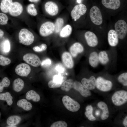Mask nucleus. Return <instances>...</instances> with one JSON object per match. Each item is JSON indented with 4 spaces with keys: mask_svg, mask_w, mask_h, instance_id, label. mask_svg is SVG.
Here are the masks:
<instances>
[{
    "mask_svg": "<svg viewBox=\"0 0 127 127\" xmlns=\"http://www.w3.org/2000/svg\"><path fill=\"white\" fill-rule=\"evenodd\" d=\"M20 42L25 45H29L33 42L34 37L33 34L27 29L23 28L20 31L18 35Z\"/></svg>",
    "mask_w": 127,
    "mask_h": 127,
    "instance_id": "f257e3e1",
    "label": "nucleus"
},
{
    "mask_svg": "<svg viewBox=\"0 0 127 127\" xmlns=\"http://www.w3.org/2000/svg\"><path fill=\"white\" fill-rule=\"evenodd\" d=\"M111 100L113 103L117 106H121L127 101V92L121 90L115 92L111 97Z\"/></svg>",
    "mask_w": 127,
    "mask_h": 127,
    "instance_id": "f03ea898",
    "label": "nucleus"
},
{
    "mask_svg": "<svg viewBox=\"0 0 127 127\" xmlns=\"http://www.w3.org/2000/svg\"><path fill=\"white\" fill-rule=\"evenodd\" d=\"M89 16L91 20L94 24L97 25L101 24L103 19L101 11L97 6H94L90 9Z\"/></svg>",
    "mask_w": 127,
    "mask_h": 127,
    "instance_id": "7ed1b4c3",
    "label": "nucleus"
},
{
    "mask_svg": "<svg viewBox=\"0 0 127 127\" xmlns=\"http://www.w3.org/2000/svg\"><path fill=\"white\" fill-rule=\"evenodd\" d=\"M63 104L66 108L70 111L74 112L78 111L80 109V104L69 96H64L62 99Z\"/></svg>",
    "mask_w": 127,
    "mask_h": 127,
    "instance_id": "20e7f679",
    "label": "nucleus"
},
{
    "mask_svg": "<svg viewBox=\"0 0 127 127\" xmlns=\"http://www.w3.org/2000/svg\"><path fill=\"white\" fill-rule=\"evenodd\" d=\"M114 27L119 38L124 39L127 33V24L125 21L123 20H119L115 23Z\"/></svg>",
    "mask_w": 127,
    "mask_h": 127,
    "instance_id": "39448f33",
    "label": "nucleus"
},
{
    "mask_svg": "<svg viewBox=\"0 0 127 127\" xmlns=\"http://www.w3.org/2000/svg\"><path fill=\"white\" fill-rule=\"evenodd\" d=\"M55 30L54 24L52 22L48 21L41 25L39 29V32L42 36L46 37L52 34Z\"/></svg>",
    "mask_w": 127,
    "mask_h": 127,
    "instance_id": "423d86ee",
    "label": "nucleus"
},
{
    "mask_svg": "<svg viewBox=\"0 0 127 127\" xmlns=\"http://www.w3.org/2000/svg\"><path fill=\"white\" fill-rule=\"evenodd\" d=\"M87 10L86 6L83 4L75 5L72 10L71 15L72 18L76 21L80 18L81 16L84 15Z\"/></svg>",
    "mask_w": 127,
    "mask_h": 127,
    "instance_id": "0eeeda50",
    "label": "nucleus"
},
{
    "mask_svg": "<svg viewBox=\"0 0 127 127\" xmlns=\"http://www.w3.org/2000/svg\"><path fill=\"white\" fill-rule=\"evenodd\" d=\"M113 84L111 81L106 79L102 77H99L96 79V87L99 90L107 91L111 89Z\"/></svg>",
    "mask_w": 127,
    "mask_h": 127,
    "instance_id": "6e6552de",
    "label": "nucleus"
},
{
    "mask_svg": "<svg viewBox=\"0 0 127 127\" xmlns=\"http://www.w3.org/2000/svg\"><path fill=\"white\" fill-rule=\"evenodd\" d=\"M23 60L27 63L34 67H38L41 64L39 58L36 55L32 53H28L23 56Z\"/></svg>",
    "mask_w": 127,
    "mask_h": 127,
    "instance_id": "1a4fd4ad",
    "label": "nucleus"
},
{
    "mask_svg": "<svg viewBox=\"0 0 127 127\" xmlns=\"http://www.w3.org/2000/svg\"><path fill=\"white\" fill-rule=\"evenodd\" d=\"M23 10V6L20 3L15 1L13 2L8 12L11 16L16 17L20 15L22 13Z\"/></svg>",
    "mask_w": 127,
    "mask_h": 127,
    "instance_id": "9d476101",
    "label": "nucleus"
},
{
    "mask_svg": "<svg viewBox=\"0 0 127 127\" xmlns=\"http://www.w3.org/2000/svg\"><path fill=\"white\" fill-rule=\"evenodd\" d=\"M45 11L49 15L54 16L58 13L59 9L57 4L55 2L49 1L46 2L44 5Z\"/></svg>",
    "mask_w": 127,
    "mask_h": 127,
    "instance_id": "9b49d317",
    "label": "nucleus"
},
{
    "mask_svg": "<svg viewBox=\"0 0 127 127\" xmlns=\"http://www.w3.org/2000/svg\"><path fill=\"white\" fill-rule=\"evenodd\" d=\"M31 68L28 64L24 63L20 64L17 65L15 69L16 73L21 76L26 77L29 74Z\"/></svg>",
    "mask_w": 127,
    "mask_h": 127,
    "instance_id": "f8f14e48",
    "label": "nucleus"
},
{
    "mask_svg": "<svg viewBox=\"0 0 127 127\" xmlns=\"http://www.w3.org/2000/svg\"><path fill=\"white\" fill-rule=\"evenodd\" d=\"M84 37L87 43L89 46L94 47L98 45V38L93 32L91 31H87L85 33Z\"/></svg>",
    "mask_w": 127,
    "mask_h": 127,
    "instance_id": "ddd939ff",
    "label": "nucleus"
},
{
    "mask_svg": "<svg viewBox=\"0 0 127 127\" xmlns=\"http://www.w3.org/2000/svg\"><path fill=\"white\" fill-rule=\"evenodd\" d=\"M72 88L78 91L82 95L87 97L91 95L90 91L87 89L82 84L77 81H74Z\"/></svg>",
    "mask_w": 127,
    "mask_h": 127,
    "instance_id": "4468645a",
    "label": "nucleus"
},
{
    "mask_svg": "<svg viewBox=\"0 0 127 127\" xmlns=\"http://www.w3.org/2000/svg\"><path fill=\"white\" fill-rule=\"evenodd\" d=\"M83 46L80 43H74L70 47L69 51L70 54L74 57H76L79 54L83 52L84 51Z\"/></svg>",
    "mask_w": 127,
    "mask_h": 127,
    "instance_id": "2eb2a0df",
    "label": "nucleus"
},
{
    "mask_svg": "<svg viewBox=\"0 0 127 127\" xmlns=\"http://www.w3.org/2000/svg\"><path fill=\"white\" fill-rule=\"evenodd\" d=\"M81 82L82 84L89 90L94 89L96 87V79L93 76L90 77L89 79L83 78Z\"/></svg>",
    "mask_w": 127,
    "mask_h": 127,
    "instance_id": "dca6fc26",
    "label": "nucleus"
},
{
    "mask_svg": "<svg viewBox=\"0 0 127 127\" xmlns=\"http://www.w3.org/2000/svg\"><path fill=\"white\" fill-rule=\"evenodd\" d=\"M101 3L106 8L114 10L119 8L121 5L120 0H102Z\"/></svg>",
    "mask_w": 127,
    "mask_h": 127,
    "instance_id": "f3484780",
    "label": "nucleus"
},
{
    "mask_svg": "<svg viewBox=\"0 0 127 127\" xmlns=\"http://www.w3.org/2000/svg\"><path fill=\"white\" fill-rule=\"evenodd\" d=\"M63 62L67 68L71 69L74 65L73 61L71 54L69 52H63L62 56Z\"/></svg>",
    "mask_w": 127,
    "mask_h": 127,
    "instance_id": "a211bd4d",
    "label": "nucleus"
},
{
    "mask_svg": "<svg viewBox=\"0 0 127 127\" xmlns=\"http://www.w3.org/2000/svg\"><path fill=\"white\" fill-rule=\"evenodd\" d=\"M107 39L109 44L111 46H116L119 43V38L115 30H110L108 34Z\"/></svg>",
    "mask_w": 127,
    "mask_h": 127,
    "instance_id": "6ab92c4d",
    "label": "nucleus"
},
{
    "mask_svg": "<svg viewBox=\"0 0 127 127\" xmlns=\"http://www.w3.org/2000/svg\"><path fill=\"white\" fill-rule=\"evenodd\" d=\"M89 63L92 67H95L98 65L99 63L98 54L96 51H94L90 54L88 59Z\"/></svg>",
    "mask_w": 127,
    "mask_h": 127,
    "instance_id": "aec40b11",
    "label": "nucleus"
},
{
    "mask_svg": "<svg viewBox=\"0 0 127 127\" xmlns=\"http://www.w3.org/2000/svg\"><path fill=\"white\" fill-rule=\"evenodd\" d=\"M98 107L103 111L101 119L103 120L107 119L109 116V112L107 104L104 102L100 101L98 103Z\"/></svg>",
    "mask_w": 127,
    "mask_h": 127,
    "instance_id": "412c9836",
    "label": "nucleus"
},
{
    "mask_svg": "<svg viewBox=\"0 0 127 127\" xmlns=\"http://www.w3.org/2000/svg\"><path fill=\"white\" fill-rule=\"evenodd\" d=\"M24 86V82L23 80L20 78H17L13 81V88L14 91L18 92L23 89Z\"/></svg>",
    "mask_w": 127,
    "mask_h": 127,
    "instance_id": "4be33fe9",
    "label": "nucleus"
},
{
    "mask_svg": "<svg viewBox=\"0 0 127 127\" xmlns=\"http://www.w3.org/2000/svg\"><path fill=\"white\" fill-rule=\"evenodd\" d=\"M12 2V0H2L0 6L2 12L4 13L8 12Z\"/></svg>",
    "mask_w": 127,
    "mask_h": 127,
    "instance_id": "5701e85b",
    "label": "nucleus"
},
{
    "mask_svg": "<svg viewBox=\"0 0 127 127\" xmlns=\"http://www.w3.org/2000/svg\"><path fill=\"white\" fill-rule=\"evenodd\" d=\"M26 97L27 99L32 100L35 102H38L40 99V95L35 91L32 90H30L27 92Z\"/></svg>",
    "mask_w": 127,
    "mask_h": 127,
    "instance_id": "b1692460",
    "label": "nucleus"
},
{
    "mask_svg": "<svg viewBox=\"0 0 127 127\" xmlns=\"http://www.w3.org/2000/svg\"><path fill=\"white\" fill-rule=\"evenodd\" d=\"M17 105L18 106L26 111L30 110L32 107V104L24 99H21L18 100L17 103Z\"/></svg>",
    "mask_w": 127,
    "mask_h": 127,
    "instance_id": "393cba45",
    "label": "nucleus"
},
{
    "mask_svg": "<svg viewBox=\"0 0 127 127\" xmlns=\"http://www.w3.org/2000/svg\"><path fill=\"white\" fill-rule=\"evenodd\" d=\"M72 31L71 26L70 24H67L62 28L60 32V36L62 38L67 37L71 34Z\"/></svg>",
    "mask_w": 127,
    "mask_h": 127,
    "instance_id": "a878e982",
    "label": "nucleus"
},
{
    "mask_svg": "<svg viewBox=\"0 0 127 127\" xmlns=\"http://www.w3.org/2000/svg\"><path fill=\"white\" fill-rule=\"evenodd\" d=\"M99 62L102 64L105 65L109 62V60L108 56L105 51H100L98 54Z\"/></svg>",
    "mask_w": 127,
    "mask_h": 127,
    "instance_id": "bb28decb",
    "label": "nucleus"
},
{
    "mask_svg": "<svg viewBox=\"0 0 127 127\" xmlns=\"http://www.w3.org/2000/svg\"><path fill=\"white\" fill-rule=\"evenodd\" d=\"M21 119V117L18 116L12 115L8 118L6 122L9 126H15L20 123Z\"/></svg>",
    "mask_w": 127,
    "mask_h": 127,
    "instance_id": "cd10ccee",
    "label": "nucleus"
},
{
    "mask_svg": "<svg viewBox=\"0 0 127 127\" xmlns=\"http://www.w3.org/2000/svg\"><path fill=\"white\" fill-rule=\"evenodd\" d=\"M12 99L13 97L9 92L0 93V100L6 101L8 105L10 106L12 103Z\"/></svg>",
    "mask_w": 127,
    "mask_h": 127,
    "instance_id": "c85d7f7f",
    "label": "nucleus"
},
{
    "mask_svg": "<svg viewBox=\"0 0 127 127\" xmlns=\"http://www.w3.org/2000/svg\"><path fill=\"white\" fill-rule=\"evenodd\" d=\"M74 81L71 79H69L65 81L62 83L61 87V89L66 91H69L72 88Z\"/></svg>",
    "mask_w": 127,
    "mask_h": 127,
    "instance_id": "c756f323",
    "label": "nucleus"
},
{
    "mask_svg": "<svg viewBox=\"0 0 127 127\" xmlns=\"http://www.w3.org/2000/svg\"><path fill=\"white\" fill-rule=\"evenodd\" d=\"M86 111L85 115L88 119L91 121H94L96 120L95 118L92 114L93 108L91 105L87 106L86 108Z\"/></svg>",
    "mask_w": 127,
    "mask_h": 127,
    "instance_id": "7c9ffc66",
    "label": "nucleus"
},
{
    "mask_svg": "<svg viewBox=\"0 0 127 127\" xmlns=\"http://www.w3.org/2000/svg\"><path fill=\"white\" fill-rule=\"evenodd\" d=\"M64 19L61 18H57L54 24L55 32L56 33H59L62 28L64 24Z\"/></svg>",
    "mask_w": 127,
    "mask_h": 127,
    "instance_id": "2f4dec72",
    "label": "nucleus"
},
{
    "mask_svg": "<svg viewBox=\"0 0 127 127\" xmlns=\"http://www.w3.org/2000/svg\"><path fill=\"white\" fill-rule=\"evenodd\" d=\"M10 43L9 40L6 39L4 41L1 45L2 52L5 53H7L10 51Z\"/></svg>",
    "mask_w": 127,
    "mask_h": 127,
    "instance_id": "473e14b6",
    "label": "nucleus"
},
{
    "mask_svg": "<svg viewBox=\"0 0 127 127\" xmlns=\"http://www.w3.org/2000/svg\"><path fill=\"white\" fill-rule=\"evenodd\" d=\"M26 10L28 13L31 16H36L38 14L37 10L33 4H29L27 7Z\"/></svg>",
    "mask_w": 127,
    "mask_h": 127,
    "instance_id": "72a5a7b5",
    "label": "nucleus"
},
{
    "mask_svg": "<svg viewBox=\"0 0 127 127\" xmlns=\"http://www.w3.org/2000/svg\"><path fill=\"white\" fill-rule=\"evenodd\" d=\"M118 81L123 86L127 85V73L124 72L120 74L118 78Z\"/></svg>",
    "mask_w": 127,
    "mask_h": 127,
    "instance_id": "f704fd0d",
    "label": "nucleus"
},
{
    "mask_svg": "<svg viewBox=\"0 0 127 127\" xmlns=\"http://www.w3.org/2000/svg\"><path fill=\"white\" fill-rule=\"evenodd\" d=\"M10 83V81L8 77H4L2 81L0 82V92L3 91L4 87H8Z\"/></svg>",
    "mask_w": 127,
    "mask_h": 127,
    "instance_id": "c9c22d12",
    "label": "nucleus"
},
{
    "mask_svg": "<svg viewBox=\"0 0 127 127\" xmlns=\"http://www.w3.org/2000/svg\"><path fill=\"white\" fill-rule=\"evenodd\" d=\"M8 16L5 13H0V25L6 24L8 23Z\"/></svg>",
    "mask_w": 127,
    "mask_h": 127,
    "instance_id": "e433bc0d",
    "label": "nucleus"
},
{
    "mask_svg": "<svg viewBox=\"0 0 127 127\" xmlns=\"http://www.w3.org/2000/svg\"><path fill=\"white\" fill-rule=\"evenodd\" d=\"M11 62V60L3 55H0V65L5 66L9 64Z\"/></svg>",
    "mask_w": 127,
    "mask_h": 127,
    "instance_id": "4c0bfd02",
    "label": "nucleus"
},
{
    "mask_svg": "<svg viewBox=\"0 0 127 127\" xmlns=\"http://www.w3.org/2000/svg\"><path fill=\"white\" fill-rule=\"evenodd\" d=\"M67 123L64 121H57L53 123L51 127H67Z\"/></svg>",
    "mask_w": 127,
    "mask_h": 127,
    "instance_id": "58836bf2",
    "label": "nucleus"
},
{
    "mask_svg": "<svg viewBox=\"0 0 127 127\" xmlns=\"http://www.w3.org/2000/svg\"><path fill=\"white\" fill-rule=\"evenodd\" d=\"M47 46L45 44H42L40 46H35L33 48L34 51L37 52H40L45 50L47 48Z\"/></svg>",
    "mask_w": 127,
    "mask_h": 127,
    "instance_id": "ea45409f",
    "label": "nucleus"
},
{
    "mask_svg": "<svg viewBox=\"0 0 127 127\" xmlns=\"http://www.w3.org/2000/svg\"><path fill=\"white\" fill-rule=\"evenodd\" d=\"M63 83H58L54 82L53 80L49 81L48 83V85L49 87L51 88H55L60 87Z\"/></svg>",
    "mask_w": 127,
    "mask_h": 127,
    "instance_id": "a19ab883",
    "label": "nucleus"
},
{
    "mask_svg": "<svg viewBox=\"0 0 127 127\" xmlns=\"http://www.w3.org/2000/svg\"><path fill=\"white\" fill-rule=\"evenodd\" d=\"M52 80L54 82L58 83H63L64 82L63 77L61 75H54Z\"/></svg>",
    "mask_w": 127,
    "mask_h": 127,
    "instance_id": "79ce46f5",
    "label": "nucleus"
},
{
    "mask_svg": "<svg viewBox=\"0 0 127 127\" xmlns=\"http://www.w3.org/2000/svg\"><path fill=\"white\" fill-rule=\"evenodd\" d=\"M51 61L50 59L47 58L43 60L41 62V66L43 67H46L50 65L51 64Z\"/></svg>",
    "mask_w": 127,
    "mask_h": 127,
    "instance_id": "37998d69",
    "label": "nucleus"
},
{
    "mask_svg": "<svg viewBox=\"0 0 127 127\" xmlns=\"http://www.w3.org/2000/svg\"><path fill=\"white\" fill-rule=\"evenodd\" d=\"M56 71L60 73L63 72L64 71V68L62 65L58 64L56 66Z\"/></svg>",
    "mask_w": 127,
    "mask_h": 127,
    "instance_id": "c03bdc74",
    "label": "nucleus"
},
{
    "mask_svg": "<svg viewBox=\"0 0 127 127\" xmlns=\"http://www.w3.org/2000/svg\"><path fill=\"white\" fill-rule=\"evenodd\" d=\"M123 124L124 126L125 127H127V116H126L124 118L123 122Z\"/></svg>",
    "mask_w": 127,
    "mask_h": 127,
    "instance_id": "a18cd8bd",
    "label": "nucleus"
},
{
    "mask_svg": "<svg viewBox=\"0 0 127 127\" xmlns=\"http://www.w3.org/2000/svg\"><path fill=\"white\" fill-rule=\"evenodd\" d=\"M4 32L1 29H0V39H1L4 36Z\"/></svg>",
    "mask_w": 127,
    "mask_h": 127,
    "instance_id": "49530a36",
    "label": "nucleus"
},
{
    "mask_svg": "<svg viewBox=\"0 0 127 127\" xmlns=\"http://www.w3.org/2000/svg\"><path fill=\"white\" fill-rule=\"evenodd\" d=\"M100 113V112L99 111V110H96L95 112V115L96 116H98L99 115Z\"/></svg>",
    "mask_w": 127,
    "mask_h": 127,
    "instance_id": "de8ad7c7",
    "label": "nucleus"
},
{
    "mask_svg": "<svg viewBox=\"0 0 127 127\" xmlns=\"http://www.w3.org/2000/svg\"><path fill=\"white\" fill-rule=\"evenodd\" d=\"M31 2L37 3L40 0H28Z\"/></svg>",
    "mask_w": 127,
    "mask_h": 127,
    "instance_id": "09e8293b",
    "label": "nucleus"
},
{
    "mask_svg": "<svg viewBox=\"0 0 127 127\" xmlns=\"http://www.w3.org/2000/svg\"><path fill=\"white\" fill-rule=\"evenodd\" d=\"M82 0H77V1L78 3H80L81 2Z\"/></svg>",
    "mask_w": 127,
    "mask_h": 127,
    "instance_id": "8fccbe9b",
    "label": "nucleus"
},
{
    "mask_svg": "<svg viewBox=\"0 0 127 127\" xmlns=\"http://www.w3.org/2000/svg\"><path fill=\"white\" fill-rule=\"evenodd\" d=\"M8 127H16L15 126H8Z\"/></svg>",
    "mask_w": 127,
    "mask_h": 127,
    "instance_id": "3c124183",
    "label": "nucleus"
},
{
    "mask_svg": "<svg viewBox=\"0 0 127 127\" xmlns=\"http://www.w3.org/2000/svg\"><path fill=\"white\" fill-rule=\"evenodd\" d=\"M0 115H1V114H0Z\"/></svg>",
    "mask_w": 127,
    "mask_h": 127,
    "instance_id": "603ef678",
    "label": "nucleus"
}]
</instances>
